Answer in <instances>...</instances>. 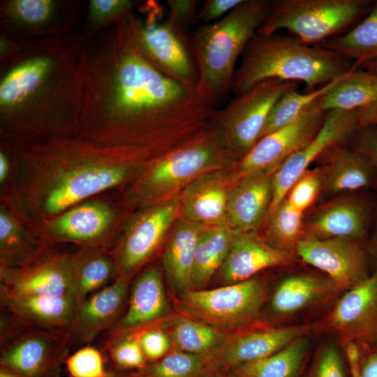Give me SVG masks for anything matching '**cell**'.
I'll return each mask as SVG.
<instances>
[{"label":"cell","mask_w":377,"mask_h":377,"mask_svg":"<svg viewBox=\"0 0 377 377\" xmlns=\"http://www.w3.org/2000/svg\"><path fill=\"white\" fill-rule=\"evenodd\" d=\"M347 357L350 364L352 377H359L360 352L357 344L355 343H348L346 346Z\"/></svg>","instance_id":"816d5d0a"},{"label":"cell","mask_w":377,"mask_h":377,"mask_svg":"<svg viewBox=\"0 0 377 377\" xmlns=\"http://www.w3.org/2000/svg\"><path fill=\"white\" fill-rule=\"evenodd\" d=\"M309 377H346L343 359L336 346L330 343L321 346Z\"/></svg>","instance_id":"7bdbcfd3"},{"label":"cell","mask_w":377,"mask_h":377,"mask_svg":"<svg viewBox=\"0 0 377 377\" xmlns=\"http://www.w3.org/2000/svg\"><path fill=\"white\" fill-rule=\"evenodd\" d=\"M135 34L142 54L153 66L179 82L197 87L190 44L182 31L168 20L161 22L154 16L145 26L135 24Z\"/></svg>","instance_id":"9a60e30c"},{"label":"cell","mask_w":377,"mask_h":377,"mask_svg":"<svg viewBox=\"0 0 377 377\" xmlns=\"http://www.w3.org/2000/svg\"><path fill=\"white\" fill-rule=\"evenodd\" d=\"M47 250L46 246L34 239L25 231L8 209L1 207V267H14L29 264Z\"/></svg>","instance_id":"836d02e7"},{"label":"cell","mask_w":377,"mask_h":377,"mask_svg":"<svg viewBox=\"0 0 377 377\" xmlns=\"http://www.w3.org/2000/svg\"><path fill=\"white\" fill-rule=\"evenodd\" d=\"M52 3L47 0H17L13 3L16 15L26 22L36 24L46 20L50 13Z\"/></svg>","instance_id":"f6af8a7d"},{"label":"cell","mask_w":377,"mask_h":377,"mask_svg":"<svg viewBox=\"0 0 377 377\" xmlns=\"http://www.w3.org/2000/svg\"><path fill=\"white\" fill-rule=\"evenodd\" d=\"M244 0H207L199 13V18L207 23L219 20Z\"/></svg>","instance_id":"7dc6e473"},{"label":"cell","mask_w":377,"mask_h":377,"mask_svg":"<svg viewBox=\"0 0 377 377\" xmlns=\"http://www.w3.org/2000/svg\"><path fill=\"white\" fill-rule=\"evenodd\" d=\"M295 253L306 264L330 277L341 291L350 289L369 275V252L364 241L303 236Z\"/></svg>","instance_id":"5bb4252c"},{"label":"cell","mask_w":377,"mask_h":377,"mask_svg":"<svg viewBox=\"0 0 377 377\" xmlns=\"http://www.w3.org/2000/svg\"><path fill=\"white\" fill-rule=\"evenodd\" d=\"M318 45L353 61L355 68L377 59V1L351 29Z\"/></svg>","instance_id":"4dcf8cb0"},{"label":"cell","mask_w":377,"mask_h":377,"mask_svg":"<svg viewBox=\"0 0 377 377\" xmlns=\"http://www.w3.org/2000/svg\"><path fill=\"white\" fill-rule=\"evenodd\" d=\"M205 226L178 218L166 239L163 270L178 295L191 290L195 251Z\"/></svg>","instance_id":"484cf974"},{"label":"cell","mask_w":377,"mask_h":377,"mask_svg":"<svg viewBox=\"0 0 377 377\" xmlns=\"http://www.w3.org/2000/svg\"><path fill=\"white\" fill-rule=\"evenodd\" d=\"M309 350L306 336L292 341L278 351L241 365L232 371L235 377H297Z\"/></svg>","instance_id":"d6a6232c"},{"label":"cell","mask_w":377,"mask_h":377,"mask_svg":"<svg viewBox=\"0 0 377 377\" xmlns=\"http://www.w3.org/2000/svg\"><path fill=\"white\" fill-rule=\"evenodd\" d=\"M163 327L170 337L172 348L207 360L220 347L228 333L184 315L164 321Z\"/></svg>","instance_id":"f546056e"},{"label":"cell","mask_w":377,"mask_h":377,"mask_svg":"<svg viewBox=\"0 0 377 377\" xmlns=\"http://www.w3.org/2000/svg\"><path fill=\"white\" fill-rule=\"evenodd\" d=\"M267 291L266 279L256 276L212 289L188 290L178 295L177 302L184 316L228 332L260 320Z\"/></svg>","instance_id":"52a82bcc"},{"label":"cell","mask_w":377,"mask_h":377,"mask_svg":"<svg viewBox=\"0 0 377 377\" xmlns=\"http://www.w3.org/2000/svg\"><path fill=\"white\" fill-rule=\"evenodd\" d=\"M138 170L118 146L110 156L93 154L44 161L25 170L18 200L30 216L45 222L126 182Z\"/></svg>","instance_id":"6da1fadb"},{"label":"cell","mask_w":377,"mask_h":377,"mask_svg":"<svg viewBox=\"0 0 377 377\" xmlns=\"http://www.w3.org/2000/svg\"><path fill=\"white\" fill-rule=\"evenodd\" d=\"M374 219V232L371 238V242L368 247L369 254H372L377 258V207L375 208Z\"/></svg>","instance_id":"db71d44e"},{"label":"cell","mask_w":377,"mask_h":377,"mask_svg":"<svg viewBox=\"0 0 377 377\" xmlns=\"http://www.w3.org/2000/svg\"><path fill=\"white\" fill-rule=\"evenodd\" d=\"M0 295L75 297L73 253L47 250L29 264L1 267Z\"/></svg>","instance_id":"4fadbf2b"},{"label":"cell","mask_w":377,"mask_h":377,"mask_svg":"<svg viewBox=\"0 0 377 377\" xmlns=\"http://www.w3.org/2000/svg\"><path fill=\"white\" fill-rule=\"evenodd\" d=\"M110 377H144L141 371H135L128 374H121L119 372L113 371Z\"/></svg>","instance_id":"9f6ffc18"},{"label":"cell","mask_w":377,"mask_h":377,"mask_svg":"<svg viewBox=\"0 0 377 377\" xmlns=\"http://www.w3.org/2000/svg\"><path fill=\"white\" fill-rule=\"evenodd\" d=\"M361 68L377 75V59L367 62Z\"/></svg>","instance_id":"11a10c76"},{"label":"cell","mask_w":377,"mask_h":377,"mask_svg":"<svg viewBox=\"0 0 377 377\" xmlns=\"http://www.w3.org/2000/svg\"><path fill=\"white\" fill-rule=\"evenodd\" d=\"M140 371L145 377H205L209 375L207 360L174 348Z\"/></svg>","instance_id":"74e56055"},{"label":"cell","mask_w":377,"mask_h":377,"mask_svg":"<svg viewBox=\"0 0 377 377\" xmlns=\"http://www.w3.org/2000/svg\"><path fill=\"white\" fill-rule=\"evenodd\" d=\"M345 346L369 343L377 335V269L346 290L324 321Z\"/></svg>","instance_id":"2e32d148"},{"label":"cell","mask_w":377,"mask_h":377,"mask_svg":"<svg viewBox=\"0 0 377 377\" xmlns=\"http://www.w3.org/2000/svg\"><path fill=\"white\" fill-rule=\"evenodd\" d=\"M131 281V279L117 277L78 305L64 334L69 351L90 344L102 332L113 327L125 310Z\"/></svg>","instance_id":"e0dca14e"},{"label":"cell","mask_w":377,"mask_h":377,"mask_svg":"<svg viewBox=\"0 0 377 377\" xmlns=\"http://www.w3.org/2000/svg\"><path fill=\"white\" fill-rule=\"evenodd\" d=\"M131 3L127 0H93L90 10L94 18L103 20L127 9Z\"/></svg>","instance_id":"c3c4849f"},{"label":"cell","mask_w":377,"mask_h":377,"mask_svg":"<svg viewBox=\"0 0 377 377\" xmlns=\"http://www.w3.org/2000/svg\"><path fill=\"white\" fill-rule=\"evenodd\" d=\"M239 233L228 223L205 227L195 251L191 290L205 289L221 267Z\"/></svg>","instance_id":"83f0119b"},{"label":"cell","mask_w":377,"mask_h":377,"mask_svg":"<svg viewBox=\"0 0 377 377\" xmlns=\"http://www.w3.org/2000/svg\"><path fill=\"white\" fill-rule=\"evenodd\" d=\"M326 112L318 99L294 121L259 139L229 170L232 182L253 172L279 167L316 135Z\"/></svg>","instance_id":"8fae6325"},{"label":"cell","mask_w":377,"mask_h":377,"mask_svg":"<svg viewBox=\"0 0 377 377\" xmlns=\"http://www.w3.org/2000/svg\"><path fill=\"white\" fill-rule=\"evenodd\" d=\"M297 88L295 82L267 79L235 95L222 109L214 110L209 124L236 161L259 140L275 103L286 92Z\"/></svg>","instance_id":"8992f818"},{"label":"cell","mask_w":377,"mask_h":377,"mask_svg":"<svg viewBox=\"0 0 377 377\" xmlns=\"http://www.w3.org/2000/svg\"><path fill=\"white\" fill-rule=\"evenodd\" d=\"M1 311L20 323L64 334L77 308L73 296H14L0 295Z\"/></svg>","instance_id":"cb8c5ba5"},{"label":"cell","mask_w":377,"mask_h":377,"mask_svg":"<svg viewBox=\"0 0 377 377\" xmlns=\"http://www.w3.org/2000/svg\"><path fill=\"white\" fill-rule=\"evenodd\" d=\"M179 195L139 211L128 221L112 253L117 277H132L156 253L179 218Z\"/></svg>","instance_id":"9c48e42d"},{"label":"cell","mask_w":377,"mask_h":377,"mask_svg":"<svg viewBox=\"0 0 377 377\" xmlns=\"http://www.w3.org/2000/svg\"><path fill=\"white\" fill-rule=\"evenodd\" d=\"M162 321L142 329L137 330L143 353L149 363L158 361L172 349L170 337L163 327Z\"/></svg>","instance_id":"b9f144b4"},{"label":"cell","mask_w":377,"mask_h":377,"mask_svg":"<svg viewBox=\"0 0 377 377\" xmlns=\"http://www.w3.org/2000/svg\"><path fill=\"white\" fill-rule=\"evenodd\" d=\"M348 145L369 160L377 179V127L360 125Z\"/></svg>","instance_id":"ee69618b"},{"label":"cell","mask_w":377,"mask_h":377,"mask_svg":"<svg viewBox=\"0 0 377 377\" xmlns=\"http://www.w3.org/2000/svg\"><path fill=\"white\" fill-rule=\"evenodd\" d=\"M0 377H22L11 370L0 366Z\"/></svg>","instance_id":"6f0895ef"},{"label":"cell","mask_w":377,"mask_h":377,"mask_svg":"<svg viewBox=\"0 0 377 377\" xmlns=\"http://www.w3.org/2000/svg\"><path fill=\"white\" fill-rule=\"evenodd\" d=\"M359 377H377V350L369 352L360 360Z\"/></svg>","instance_id":"681fc988"},{"label":"cell","mask_w":377,"mask_h":377,"mask_svg":"<svg viewBox=\"0 0 377 377\" xmlns=\"http://www.w3.org/2000/svg\"><path fill=\"white\" fill-rule=\"evenodd\" d=\"M114 221V213L109 205L88 201L44 222V232L52 240L75 243L82 248L105 249Z\"/></svg>","instance_id":"d6986e66"},{"label":"cell","mask_w":377,"mask_h":377,"mask_svg":"<svg viewBox=\"0 0 377 377\" xmlns=\"http://www.w3.org/2000/svg\"><path fill=\"white\" fill-rule=\"evenodd\" d=\"M235 162L209 124L196 136L141 167L127 201L140 209L169 200L199 177L230 169Z\"/></svg>","instance_id":"277c9868"},{"label":"cell","mask_w":377,"mask_h":377,"mask_svg":"<svg viewBox=\"0 0 377 377\" xmlns=\"http://www.w3.org/2000/svg\"><path fill=\"white\" fill-rule=\"evenodd\" d=\"M117 276L112 252L105 249L82 248L73 253V291L78 305Z\"/></svg>","instance_id":"f1b7e54d"},{"label":"cell","mask_w":377,"mask_h":377,"mask_svg":"<svg viewBox=\"0 0 377 377\" xmlns=\"http://www.w3.org/2000/svg\"><path fill=\"white\" fill-rule=\"evenodd\" d=\"M323 170H306L288 191L286 200L296 209L304 212L323 188Z\"/></svg>","instance_id":"60d3db41"},{"label":"cell","mask_w":377,"mask_h":377,"mask_svg":"<svg viewBox=\"0 0 377 377\" xmlns=\"http://www.w3.org/2000/svg\"><path fill=\"white\" fill-rule=\"evenodd\" d=\"M293 261V254L272 246L258 232H240L217 273L226 285L249 279L268 268L291 265Z\"/></svg>","instance_id":"603a6c76"},{"label":"cell","mask_w":377,"mask_h":377,"mask_svg":"<svg viewBox=\"0 0 377 377\" xmlns=\"http://www.w3.org/2000/svg\"><path fill=\"white\" fill-rule=\"evenodd\" d=\"M230 169L205 175L185 188L179 194V219L206 226L228 223Z\"/></svg>","instance_id":"7402d4cb"},{"label":"cell","mask_w":377,"mask_h":377,"mask_svg":"<svg viewBox=\"0 0 377 377\" xmlns=\"http://www.w3.org/2000/svg\"><path fill=\"white\" fill-rule=\"evenodd\" d=\"M357 114L360 125L377 127V100L357 110Z\"/></svg>","instance_id":"f907efd6"},{"label":"cell","mask_w":377,"mask_h":377,"mask_svg":"<svg viewBox=\"0 0 377 377\" xmlns=\"http://www.w3.org/2000/svg\"><path fill=\"white\" fill-rule=\"evenodd\" d=\"M47 59L30 60L11 71L0 86V103L3 107L18 104L30 96L42 83L49 69Z\"/></svg>","instance_id":"d590c367"},{"label":"cell","mask_w":377,"mask_h":377,"mask_svg":"<svg viewBox=\"0 0 377 377\" xmlns=\"http://www.w3.org/2000/svg\"><path fill=\"white\" fill-rule=\"evenodd\" d=\"M341 291L325 274H297L278 284L270 299V308L279 316H290L330 300Z\"/></svg>","instance_id":"d4e9b609"},{"label":"cell","mask_w":377,"mask_h":377,"mask_svg":"<svg viewBox=\"0 0 377 377\" xmlns=\"http://www.w3.org/2000/svg\"><path fill=\"white\" fill-rule=\"evenodd\" d=\"M205 377H235V376H228L227 375H225V373H214V374H209L206 376Z\"/></svg>","instance_id":"680465c9"},{"label":"cell","mask_w":377,"mask_h":377,"mask_svg":"<svg viewBox=\"0 0 377 377\" xmlns=\"http://www.w3.org/2000/svg\"><path fill=\"white\" fill-rule=\"evenodd\" d=\"M70 377H110L102 353L90 344L78 348L66 357L65 362Z\"/></svg>","instance_id":"ab89813d"},{"label":"cell","mask_w":377,"mask_h":377,"mask_svg":"<svg viewBox=\"0 0 377 377\" xmlns=\"http://www.w3.org/2000/svg\"><path fill=\"white\" fill-rule=\"evenodd\" d=\"M348 73L313 91L300 93L297 89H294L286 92L272 108L259 139L294 121L308 106L320 99Z\"/></svg>","instance_id":"8d00e7d4"},{"label":"cell","mask_w":377,"mask_h":377,"mask_svg":"<svg viewBox=\"0 0 377 377\" xmlns=\"http://www.w3.org/2000/svg\"><path fill=\"white\" fill-rule=\"evenodd\" d=\"M359 126L357 110H332L327 112L316 135L285 160L273 174L269 216L284 200L291 186L308 170L309 165L332 147L348 144Z\"/></svg>","instance_id":"7c38bea8"},{"label":"cell","mask_w":377,"mask_h":377,"mask_svg":"<svg viewBox=\"0 0 377 377\" xmlns=\"http://www.w3.org/2000/svg\"><path fill=\"white\" fill-rule=\"evenodd\" d=\"M277 168L253 172L232 182L227 204V223L232 228L240 232H258L265 225Z\"/></svg>","instance_id":"44dd1931"},{"label":"cell","mask_w":377,"mask_h":377,"mask_svg":"<svg viewBox=\"0 0 377 377\" xmlns=\"http://www.w3.org/2000/svg\"><path fill=\"white\" fill-rule=\"evenodd\" d=\"M375 207L367 197L334 198L313 209L304 218V236L316 239L349 238L364 241Z\"/></svg>","instance_id":"ac0fdd59"},{"label":"cell","mask_w":377,"mask_h":377,"mask_svg":"<svg viewBox=\"0 0 377 377\" xmlns=\"http://www.w3.org/2000/svg\"><path fill=\"white\" fill-rule=\"evenodd\" d=\"M318 325H276L258 320L228 332L208 359L209 374L226 373L244 364L265 357L297 338L306 336Z\"/></svg>","instance_id":"30bf717a"},{"label":"cell","mask_w":377,"mask_h":377,"mask_svg":"<svg viewBox=\"0 0 377 377\" xmlns=\"http://www.w3.org/2000/svg\"><path fill=\"white\" fill-rule=\"evenodd\" d=\"M377 100V75L362 68L353 69L320 98L325 112L357 110Z\"/></svg>","instance_id":"1f68e13d"},{"label":"cell","mask_w":377,"mask_h":377,"mask_svg":"<svg viewBox=\"0 0 377 377\" xmlns=\"http://www.w3.org/2000/svg\"><path fill=\"white\" fill-rule=\"evenodd\" d=\"M170 9L168 22L183 33L182 27L193 17L198 1L195 0H168Z\"/></svg>","instance_id":"bcb514c9"},{"label":"cell","mask_w":377,"mask_h":377,"mask_svg":"<svg viewBox=\"0 0 377 377\" xmlns=\"http://www.w3.org/2000/svg\"><path fill=\"white\" fill-rule=\"evenodd\" d=\"M0 366L22 377H60L68 356L64 334L27 326L1 313Z\"/></svg>","instance_id":"ba28073f"},{"label":"cell","mask_w":377,"mask_h":377,"mask_svg":"<svg viewBox=\"0 0 377 377\" xmlns=\"http://www.w3.org/2000/svg\"><path fill=\"white\" fill-rule=\"evenodd\" d=\"M375 340H376V341H377V335H376V339H375Z\"/></svg>","instance_id":"91938a15"},{"label":"cell","mask_w":377,"mask_h":377,"mask_svg":"<svg viewBox=\"0 0 377 377\" xmlns=\"http://www.w3.org/2000/svg\"><path fill=\"white\" fill-rule=\"evenodd\" d=\"M327 154L323 170L324 191L329 193L377 187L374 170L369 160L348 144L336 145Z\"/></svg>","instance_id":"4316f807"},{"label":"cell","mask_w":377,"mask_h":377,"mask_svg":"<svg viewBox=\"0 0 377 377\" xmlns=\"http://www.w3.org/2000/svg\"><path fill=\"white\" fill-rule=\"evenodd\" d=\"M268 0H244L221 19L199 27L190 47L200 92L214 106L230 87L237 61L263 22Z\"/></svg>","instance_id":"3957f363"},{"label":"cell","mask_w":377,"mask_h":377,"mask_svg":"<svg viewBox=\"0 0 377 377\" xmlns=\"http://www.w3.org/2000/svg\"><path fill=\"white\" fill-rule=\"evenodd\" d=\"M104 350L115 372L140 371L145 369L149 364L140 346L138 330L107 338Z\"/></svg>","instance_id":"f35d334b"},{"label":"cell","mask_w":377,"mask_h":377,"mask_svg":"<svg viewBox=\"0 0 377 377\" xmlns=\"http://www.w3.org/2000/svg\"><path fill=\"white\" fill-rule=\"evenodd\" d=\"M10 173V164L6 155L0 154V182L3 184L7 179Z\"/></svg>","instance_id":"f5cc1de1"},{"label":"cell","mask_w":377,"mask_h":377,"mask_svg":"<svg viewBox=\"0 0 377 377\" xmlns=\"http://www.w3.org/2000/svg\"><path fill=\"white\" fill-rule=\"evenodd\" d=\"M163 270L157 265L147 267L135 280L127 300L126 307L108 338L158 324L169 314Z\"/></svg>","instance_id":"ffe728a7"},{"label":"cell","mask_w":377,"mask_h":377,"mask_svg":"<svg viewBox=\"0 0 377 377\" xmlns=\"http://www.w3.org/2000/svg\"><path fill=\"white\" fill-rule=\"evenodd\" d=\"M371 0L269 1L256 33L269 35L287 30L307 45H318L339 36L369 12Z\"/></svg>","instance_id":"5b68a950"},{"label":"cell","mask_w":377,"mask_h":377,"mask_svg":"<svg viewBox=\"0 0 377 377\" xmlns=\"http://www.w3.org/2000/svg\"><path fill=\"white\" fill-rule=\"evenodd\" d=\"M304 213L284 199L269 216L262 236L272 246L292 254L304 236Z\"/></svg>","instance_id":"e575fe53"},{"label":"cell","mask_w":377,"mask_h":377,"mask_svg":"<svg viewBox=\"0 0 377 377\" xmlns=\"http://www.w3.org/2000/svg\"><path fill=\"white\" fill-rule=\"evenodd\" d=\"M240 59L230 87L235 95L272 78L302 82L308 91H313L356 69L348 59L278 32L269 35L256 32Z\"/></svg>","instance_id":"7a4b0ae2"}]
</instances>
